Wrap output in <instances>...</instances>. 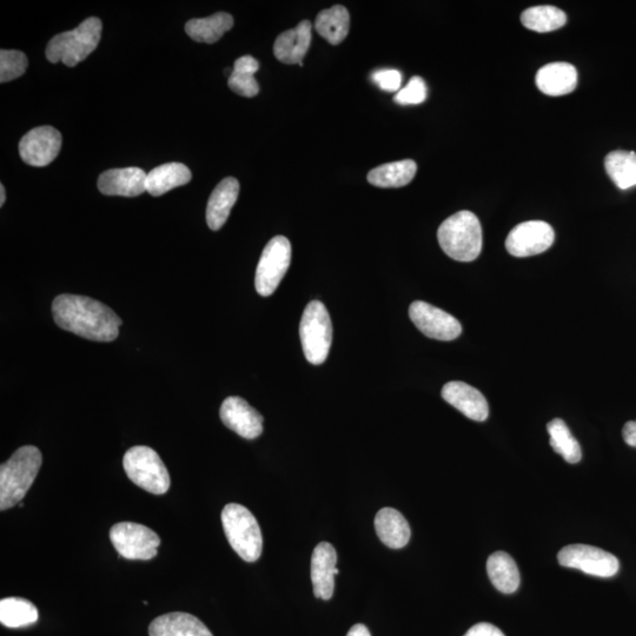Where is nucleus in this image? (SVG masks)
<instances>
[{
    "mask_svg": "<svg viewBox=\"0 0 636 636\" xmlns=\"http://www.w3.org/2000/svg\"><path fill=\"white\" fill-rule=\"evenodd\" d=\"M605 168L609 178L621 190L636 185V152L616 150L605 158Z\"/></svg>",
    "mask_w": 636,
    "mask_h": 636,
    "instance_id": "28",
    "label": "nucleus"
},
{
    "mask_svg": "<svg viewBox=\"0 0 636 636\" xmlns=\"http://www.w3.org/2000/svg\"><path fill=\"white\" fill-rule=\"evenodd\" d=\"M150 636H214L196 616L174 612L158 616L149 626Z\"/></svg>",
    "mask_w": 636,
    "mask_h": 636,
    "instance_id": "20",
    "label": "nucleus"
},
{
    "mask_svg": "<svg viewBox=\"0 0 636 636\" xmlns=\"http://www.w3.org/2000/svg\"><path fill=\"white\" fill-rule=\"evenodd\" d=\"M147 172L131 167L111 169L98 178V189L106 196L137 197L147 191Z\"/></svg>",
    "mask_w": 636,
    "mask_h": 636,
    "instance_id": "17",
    "label": "nucleus"
},
{
    "mask_svg": "<svg viewBox=\"0 0 636 636\" xmlns=\"http://www.w3.org/2000/svg\"><path fill=\"white\" fill-rule=\"evenodd\" d=\"M225 536L231 548L247 562L261 558L263 538L260 525L248 508L237 503H229L222 512Z\"/></svg>",
    "mask_w": 636,
    "mask_h": 636,
    "instance_id": "5",
    "label": "nucleus"
},
{
    "mask_svg": "<svg viewBox=\"0 0 636 636\" xmlns=\"http://www.w3.org/2000/svg\"><path fill=\"white\" fill-rule=\"evenodd\" d=\"M558 560L563 567L579 569L598 578H612L620 569L616 556L588 545H569L562 548Z\"/></svg>",
    "mask_w": 636,
    "mask_h": 636,
    "instance_id": "10",
    "label": "nucleus"
},
{
    "mask_svg": "<svg viewBox=\"0 0 636 636\" xmlns=\"http://www.w3.org/2000/svg\"><path fill=\"white\" fill-rule=\"evenodd\" d=\"M536 86L543 94L560 97L571 94L578 85V71L568 63H551L536 74Z\"/></svg>",
    "mask_w": 636,
    "mask_h": 636,
    "instance_id": "18",
    "label": "nucleus"
},
{
    "mask_svg": "<svg viewBox=\"0 0 636 636\" xmlns=\"http://www.w3.org/2000/svg\"><path fill=\"white\" fill-rule=\"evenodd\" d=\"M487 572L494 587L503 594H513L520 587V572L518 565L505 552H496L489 556Z\"/></svg>",
    "mask_w": 636,
    "mask_h": 636,
    "instance_id": "24",
    "label": "nucleus"
},
{
    "mask_svg": "<svg viewBox=\"0 0 636 636\" xmlns=\"http://www.w3.org/2000/svg\"><path fill=\"white\" fill-rule=\"evenodd\" d=\"M311 30L309 21H303L295 29L281 33L274 45L275 57L278 61L294 65L302 64L311 44Z\"/></svg>",
    "mask_w": 636,
    "mask_h": 636,
    "instance_id": "19",
    "label": "nucleus"
},
{
    "mask_svg": "<svg viewBox=\"0 0 636 636\" xmlns=\"http://www.w3.org/2000/svg\"><path fill=\"white\" fill-rule=\"evenodd\" d=\"M291 263V244L287 237L276 236L264 248L258 262L255 287L263 297L273 295L286 276Z\"/></svg>",
    "mask_w": 636,
    "mask_h": 636,
    "instance_id": "8",
    "label": "nucleus"
},
{
    "mask_svg": "<svg viewBox=\"0 0 636 636\" xmlns=\"http://www.w3.org/2000/svg\"><path fill=\"white\" fill-rule=\"evenodd\" d=\"M437 240L446 255L459 262H473L482 250V228L472 211H459L447 218L437 231Z\"/></svg>",
    "mask_w": 636,
    "mask_h": 636,
    "instance_id": "3",
    "label": "nucleus"
},
{
    "mask_svg": "<svg viewBox=\"0 0 636 636\" xmlns=\"http://www.w3.org/2000/svg\"><path fill=\"white\" fill-rule=\"evenodd\" d=\"M428 89L421 77H413L402 90L397 92L394 101L400 105H417L426 101Z\"/></svg>",
    "mask_w": 636,
    "mask_h": 636,
    "instance_id": "34",
    "label": "nucleus"
},
{
    "mask_svg": "<svg viewBox=\"0 0 636 636\" xmlns=\"http://www.w3.org/2000/svg\"><path fill=\"white\" fill-rule=\"evenodd\" d=\"M38 609L29 600L6 598L0 601V622L9 628H21L36 624Z\"/></svg>",
    "mask_w": 636,
    "mask_h": 636,
    "instance_id": "31",
    "label": "nucleus"
},
{
    "mask_svg": "<svg viewBox=\"0 0 636 636\" xmlns=\"http://www.w3.org/2000/svg\"><path fill=\"white\" fill-rule=\"evenodd\" d=\"M442 397L470 420L483 422L488 419L489 407L486 397L468 383L448 382L442 389Z\"/></svg>",
    "mask_w": 636,
    "mask_h": 636,
    "instance_id": "16",
    "label": "nucleus"
},
{
    "mask_svg": "<svg viewBox=\"0 0 636 636\" xmlns=\"http://www.w3.org/2000/svg\"><path fill=\"white\" fill-rule=\"evenodd\" d=\"M373 82L380 89L388 92H399L402 85V74L399 70L386 69L374 72L371 76Z\"/></svg>",
    "mask_w": 636,
    "mask_h": 636,
    "instance_id": "35",
    "label": "nucleus"
},
{
    "mask_svg": "<svg viewBox=\"0 0 636 636\" xmlns=\"http://www.w3.org/2000/svg\"><path fill=\"white\" fill-rule=\"evenodd\" d=\"M315 29L331 45H339L347 38L350 29L349 12L342 5L318 13Z\"/></svg>",
    "mask_w": 636,
    "mask_h": 636,
    "instance_id": "27",
    "label": "nucleus"
},
{
    "mask_svg": "<svg viewBox=\"0 0 636 636\" xmlns=\"http://www.w3.org/2000/svg\"><path fill=\"white\" fill-rule=\"evenodd\" d=\"M347 636H371V634L367 626H364L362 624H357L351 627Z\"/></svg>",
    "mask_w": 636,
    "mask_h": 636,
    "instance_id": "38",
    "label": "nucleus"
},
{
    "mask_svg": "<svg viewBox=\"0 0 636 636\" xmlns=\"http://www.w3.org/2000/svg\"><path fill=\"white\" fill-rule=\"evenodd\" d=\"M28 65V57L21 51H0V82L8 83L23 76Z\"/></svg>",
    "mask_w": 636,
    "mask_h": 636,
    "instance_id": "33",
    "label": "nucleus"
},
{
    "mask_svg": "<svg viewBox=\"0 0 636 636\" xmlns=\"http://www.w3.org/2000/svg\"><path fill=\"white\" fill-rule=\"evenodd\" d=\"M521 23L528 30L539 33L556 31L567 23L566 13L551 5L534 6L521 15Z\"/></svg>",
    "mask_w": 636,
    "mask_h": 636,
    "instance_id": "29",
    "label": "nucleus"
},
{
    "mask_svg": "<svg viewBox=\"0 0 636 636\" xmlns=\"http://www.w3.org/2000/svg\"><path fill=\"white\" fill-rule=\"evenodd\" d=\"M61 132L52 127H39L28 132L19 143V154L31 167H46L62 149Z\"/></svg>",
    "mask_w": 636,
    "mask_h": 636,
    "instance_id": "13",
    "label": "nucleus"
},
{
    "mask_svg": "<svg viewBox=\"0 0 636 636\" xmlns=\"http://www.w3.org/2000/svg\"><path fill=\"white\" fill-rule=\"evenodd\" d=\"M6 192H5V188L4 185H0V207H3L5 200H6Z\"/></svg>",
    "mask_w": 636,
    "mask_h": 636,
    "instance_id": "39",
    "label": "nucleus"
},
{
    "mask_svg": "<svg viewBox=\"0 0 636 636\" xmlns=\"http://www.w3.org/2000/svg\"><path fill=\"white\" fill-rule=\"evenodd\" d=\"M238 194H240V183L234 177L224 178L212 191L207 207V223L211 230H220L227 222Z\"/></svg>",
    "mask_w": 636,
    "mask_h": 636,
    "instance_id": "21",
    "label": "nucleus"
},
{
    "mask_svg": "<svg viewBox=\"0 0 636 636\" xmlns=\"http://www.w3.org/2000/svg\"><path fill=\"white\" fill-rule=\"evenodd\" d=\"M624 440L628 446L636 448V421H629L622 430Z\"/></svg>",
    "mask_w": 636,
    "mask_h": 636,
    "instance_id": "37",
    "label": "nucleus"
},
{
    "mask_svg": "<svg viewBox=\"0 0 636 636\" xmlns=\"http://www.w3.org/2000/svg\"><path fill=\"white\" fill-rule=\"evenodd\" d=\"M52 314L59 328L90 341H114L122 326L114 310L85 296H57L52 303Z\"/></svg>",
    "mask_w": 636,
    "mask_h": 636,
    "instance_id": "1",
    "label": "nucleus"
},
{
    "mask_svg": "<svg viewBox=\"0 0 636 636\" xmlns=\"http://www.w3.org/2000/svg\"><path fill=\"white\" fill-rule=\"evenodd\" d=\"M555 240L554 229L543 221L523 222L510 231L506 249L514 257H530L545 253Z\"/></svg>",
    "mask_w": 636,
    "mask_h": 636,
    "instance_id": "11",
    "label": "nucleus"
},
{
    "mask_svg": "<svg viewBox=\"0 0 636 636\" xmlns=\"http://www.w3.org/2000/svg\"><path fill=\"white\" fill-rule=\"evenodd\" d=\"M123 466L129 479L139 488L155 495H163L170 488V475L154 449L137 446L124 455Z\"/></svg>",
    "mask_w": 636,
    "mask_h": 636,
    "instance_id": "7",
    "label": "nucleus"
},
{
    "mask_svg": "<svg viewBox=\"0 0 636 636\" xmlns=\"http://www.w3.org/2000/svg\"><path fill=\"white\" fill-rule=\"evenodd\" d=\"M417 165L413 159L382 164L371 170L367 180L377 188H402L414 180Z\"/></svg>",
    "mask_w": 636,
    "mask_h": 636,
    "instance_id": "25",
    "label": "nucleus"
},
{
    "mask_svg": "<svg viewBox=\"0 0 636 636\" xmlns=\"http://www.w3.org/2000/svg\"><path fill=\"white\" fill-rule=\"evenodd\" d=\"M337 553L333 545L321 542L311 556V581L317 599L330 600L335 591V575L340 571L336 567Z\"/></svg>",
    "mask_w": 636,
    "mask_h": 636,
    "instance_id": "15",
    "label": "nucleus"
},
{
    "mask_svg": "<svg viewBox=\"0 0 636 636\" xmlns=\"http://www.w3.org/2000/svg\"><path fill=\"white\" fill-rule=\"evenodd\" d=\"M110 540L118 554L128 560L154 559L161 545L154 530L132 522H121L112 527Z\"/></svg>",
    "mask_w": 636,
    "mask_h": 636,
    "instance_id": "9",
    "label": "nucleus"
},
{
    "mask_svg": "<svg viewBox=\"0 0 636 636\" xmlns=\"http://www.w3.org/2000/svg\"><path fill=\"white\" fill-rule=\"evenodd\" d=\"M260 69V63L253 56L238 58L234 64L233 74L229 76V88L235 94L243 97H255L260 92L255 74Z\"/></svg>",
    "mask_w": 636,
    "mask_h": 636,
    "instance_id": "30",
    "label": "nucleus"
},
{
    "mask_svg": "<svg viewBox=\"0 0 636 636\" xmlns=\"http://www.w3.org/2000/svg\"><path fill=\"white\" fill-rule=\"evenodd\" d=\"M220 415L225 426L243 439L254 440L263 433V416L242 397H228L222 403Z\"/></svg>",
    "mask_w": 636,
    "mask_h": 636,
    "instance_id": "14",
    "label": "nucleus"
},
{
    "mask_svg": "<svg viewBox=\"0 0 636 636\" xmlns=\"http://www.w3.org/2000/svg\"><path fill=\"white\" fill-rule=\"evenodd\" d=\"M191 171L182 163H167L151 170L147 176V191L151 196H162L183 187L191 181Z\"/></svg>",
    "mask_w": 636,
    "mask_h": 636,
    "instance_id": "23",
    "label": "nucleus"
},
{
    "mask_svg": "<svg viewBox=\"0 0 636 636\" xmlns=\"http://www.w3.org/2000/svg\"><path fill=\"white\" fill-rule=\"evenodd\" d=\"M375 529L384 545L393 549L406 547L412 536L408 521L394 508H383L377 513Z\"/></svg>",
    "mask_w": 636,
    "mask_h": 636,
    "instance_id": "22",
    "label": "nucleus"
},
{
    "mask_svg": "<svg viewBox=\"0 0 636 636\" xmlns=\"http://www.w3.org/2000/svg\"><path fill=\"white\" fill-rule=\"evenodd\" d=\"M463 636H506L501 632V629L494 625L487 624V622H481L469 629V631Z\"/></svg>",
    "mask_w": 636,
    "mask_h": 636,
    "instance_id": "36",
    "label": "nucleus"
},
{
    "mask_svg": "<svg viewBox=\"0 0 636 636\" xmlns=\"http://www.w3.org/2000/svg\"><path fill=\"white\" fill-rule=\"evenodd\" d=\"M551 436V446L555 453L560 454L568 463L581 461L582 452L579 442L572 435L565 421L554 419L547 426Z\"/></svg>",
    "mask_w": 636,
    "mask_h": 636,
    "instance_id": "32",
    "label": "nucleus"
},
{
    "mask_svg": "<svg viewBox=\"0 0 636 636\" xmlns=\"http://www.w3.org/2000/svg\"><path fill=\"white\" fill-rule=\"evenodd\" d=\"M103 25L101 19L91 17L75 30L59 33L46 46V58L51 63L62 62L70 68L84 61L94 52L101 41Z\"/></svg>",
    "mask_w": 636,
    "mask_h": 636,
    "instance_id": "4",
    "label": "nucleus"
},
{
    "mask_svg": "<svg viewBox=\"0 0 636 636\" xmlns=\"http://www.w3.org/2000/svg\"><path fill=\"white\" fill-rule=\"evenodd\" d=\"M234 18L229 13L218 12L207 18L191 19L185 25L188 36L198 43L214 44L233 29Z\"/></svg>",
    "mask_w": 636,
    "mask_h": 636,
    "instance_id": "26",
    "label": "nucleus"
},
{
    "mask_svg": "<svg viewBox=\"0 0 636 636\" xmlns=\"http://www.w3.org/2000/svg\"><path fill=\"white\" fill-rule=\"evenodd\" d=\"M410 320L429 339L453 341L462 333V326L456 318L427 302L416 301L409 308Z\"/></svg>",
    "mask_w": 636,
    "mask_h": 636,
    "instance_id": "12",
    "label": "nucleus"
},
{
    "mask_svg": "<svg viewBox=\"0 0 636 636\" xmlns=\"http://www.w3.org/2000/svg\"><path fill=\"white\" fill-rule=\"evenodd\" d=\"M43 463L37 447L19 448L0 467V510L10 509L25 498Z\"/></svg>",
    "mask_w": 636,
    "mask_h": 636,
    "instance_id": "2",
    "label": "nucleus"
},
{
    "mask_svg": "<svg viewBox=\"0 0 636 636\" xmlns=\"http://www.w3.org/2000/svg\"><path fill=\"white\" fill-rule=\"evenodd\" d=\"M300 337L304 356L309 363L320 366L326 362L333 342V324L322 302H310L304 309Z\"/></svg>",
    "mask_w": 636,
    "mask_h": 636,
    "instance_id": "6",
    "label": "nucleus"
}]
</instances>
